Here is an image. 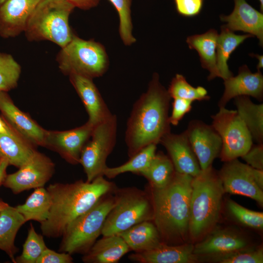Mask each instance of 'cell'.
Listing matches in <instances>:
<instances>
[{
  "instance_id": "1",
  "label": "cell",
  "mask_w": 263,
  "mask_h": 263,
  "mask_svg": "<svg viewBox=\"0 0 263 263\" xmlns=\"http://www.w3.org/2000/svg\"><path fill=\"white\" fill-rule=\"evenodd\" d=\"M171 97L154 73L148 89L133 104L128 118L125 142L129 157L150 144L159 143L170 132L169 112Z\"/></svg>"
},
{
  "instance_id": "2",
  "label": "cell",
  "mask_w": 263,
  "mask_h": 263,
  "mask_svg": "<svg viewBox=\"0 0 263 263\" xmlns=\"http://www.w3.org/2000/svg\"><path fill=\"white\" fill-rule=\"evenodd\" d=\"M99 176L88 182L82 180L71 183H55L46 188L51 206L47 219L40 223L43 236L61 237L66 227L90 209L103 196L114 190L113 183Z\"/></svg>"
},
{
  "instance_id": "3",
  "label": "cell",
  "mask_w": 263,
  "mask_h": 263,
  "mask_svg": "<svg viewBox=\"0 0 263 263\" xmlns=\"http://www.w3.org/2000/svg\"><path fill=\"white\" fill-rule=\"evenodd\" d=\"M193 177L175 171L166 186L149 185L147 190L153 208V221L163 243H178L188 233Z\"/></svg>"
},
{
  "instance_id": "4",
  "label": "cell",
  "mask_w": 263,
  "mask_h": 263,
  "mask_svg": "<svg viewBox=\"0 0 263 263\" xmlns=\"http://www.w3.org/2000/svg\"><path fill=\"white\" fill-rule=\"evenodd\" d=\"M225 193L221 179L210 166L193 177L188 233L198 240L218 222Z\"/></svg>"
},
{
  "instance_id": "5",
  "label": "cell",
  "mask_w": 263,
  "mask_h": 263,
  "mask_svg": "<svg viewBox=\"0 0 263 263\" xmlns=\"http://www.w3.org/2000/svg\"><path fill=\"white\" fill-rule=\"evenodd\" d=\"M75 8L66 0H41L27 23L26 38L30 41L49 40L63 47L74 35L69 19Z\"/></svg>"
},
{
  "instance_id": "6",
  "label": "cell",
  "mask_w": 263,
  "mask_h": 263,
  "mask_svg": "<svg viewBox=\"0 0 263 263\" xmlns=\"http://www.w3.org/2000/svg\"><path fill=\"white\" fill-rule=\"evenodd\" d=\"M113 191L103 196L90 209L66 227L61 236L59 252L71 255H84L88 252L101 235L106 218L113 206Z\"/></svg>"
},
{
  "instance_id": "7",
  "label": "cell",
  "mask_w": 263,
  "mask_h": 263,
  "mask_svg": "<svg viewBox=\"0 0 263 263\" xmlns=\"http://www.w3.org/2000/svg\"><path fill=\"white\" fill-rule=\"evenodd\" d=\"M114 203L108 213L101 235L118 234L143 221H152L153 208L147 191L135 188L114 190Z\"/></svg>"
},
{
  "instance_id": "8",
  "label": "cell",
  "mask_w": 263,
  "mask_h": 263,
  "mask_svg": "<svg viewBox=\"0 0 263 263\" xmlns=\"http://www.w3.org/2000/svg\"><path fill=\"white\" fill-rule=\"evenodd\" d=\"M56 61L64 74H77L92 79L102 76L109 65L108 56L101 44L83 39L75 34L71 41L61 48Z\"/></svg>"
},
{
  "instance_id": "9",
  "label": "cell",
  "mask_w": 263,
  "mask_h": 263,
  "mask_svg": "<svg viewBox=\"0 0 263 263\" xmlns=\"http://www.w3.org/2000/svg\"><path fill=\"white\" fill-rule=\"evenodd\" d=\"M117 117H110L95 125L91 136L82 150L79 164L86 175V181L91 182L103 175L107 157L113 151L116 141Z\"/></svg>"
},
{
  "instance_id": "10",
  "label": "cell",
  "mask_w": 263,
  "mask_h": 263,
  "mask_svg": "<svg viewBox=\"0 0 263 263\" xmlns=\"http://www.w3.org/2000/svg\"><path fill=\"white\" fill-rule=\"evenodd\" d=\"M211 117L212 126L222 140V161L241 157L249 150L253 144V138L236 110L219 108L218 112Z\"/></svg>"
},
{
  "instance_id": "11",
  "label": "cell",
  "mask_w": 263,
  "mask_h": 263,
  "mask_svg": "<svg viewBox=\"0 0 263 263\" xmlns=\"http://www.w3.org/2000/svg\"><path fill=\"white\" fill-rule=\"evenodd\" d=\"M55 169L53 161L37 150L17 171L7 175L2 185L15 194L44 187L53 176Z\"/></svg>"
},
{
  "instance_id": "12",
  "label": "cell",
  "mask_w": 263,
  "mask_h": 263,
  "mask_svg": "<svg viewBox=\"0 0 263 263\" xmlns=\"http://www.w3.org/2000/svg\"><path fill=\"white\" fill-rule=\"evenodd\" d=\"M253 168L238 159L225 162L218 174L225 193L250 198L263 206V190L256 183Z\"/></svg>"
},
{
  "instance_id": "13",
  "label": "cell",
  "mask_w": 263,
  "mask_h": 263,
  "mask_svg": "<svg viewBox=\"0 0 263 263\" xmlns=\"http://www.w3.org/2000/svg\"><path fill=\"white\" fill-rule=\"evenodd\" d=\"M94 127L86 122L69 130H46L42 147L56 152L71 164H78L83 148L90 138Z\"/></svg>"
},
{
  "instance_id": "14",
  "label": "cell",
  "mask_w": 263,
  "mask_h": 263,
  "mask_svg": "<svg viewBox=\"0 0 263 263\" xmlns=\"http://www.w3.org/2000/svg\"><path fill=\"white\" fill-rule=\"evenodd\" d=\"M185 132L201 169H205L211 166L214 159L220 156L222 147L221 138L212 125L193 120Z\"/></svg>"
},
{
  "instance_id": "15",
  "label": "cell",
  "mask_w": 263,
  "mask_h": 263,
  "mask_svg": "<svg viewBox=\"0 0 263 263\" xmlns=\"http://www.w3.org/2000/svg\"><path fill=\"white\" fill-rule=\"evenodd\" d=\"M0 112L2 118L23 138L35 147L42 146L46 130L17 107L6 92L0 91Z\"/></svg>"
},
{
  "instance_id": "16",
  "label": "cell",
  "mask_w": 263,
  "mask_h": 263,
  "mask_svg": "<svg viewBox=\"0 0 263 263\" xmlns=\"http://www.w3.org/2000/svg\"><path fill=\"white\" fill-rule=\"evenodd\" d=\"M41 0H6L0 4V36L14 38L24 32Z\"/></svg>"
},
{
  "instance_id": "17",
  "label": "cell",
  "mask_w": 263,
  "mask_h": 263,
  "mask_svg": "<svg viewBox=\"0 0 263 263\" xmlns=\"http://www.w3.org/2000/svg\"><path fill=\"white\" fill-rule=\"evenodd\" d=\"M159 143L167 150L176 172L193 177L200 172L199 162L185 131L180 134L170 132Z\"/></svg>"
},
{
  "instance_id": "18",
  "label": "cell",
  "mask_w": 263,
  "mask_h": 263,
  "mask_svg": "<svg viewBox=\"0 0 263 263\" xmlns=\"http://www.w3.org/2000/svg\"><path fill=\"white\" fill-rule=\"evenodd\" d=\"M224 80L225 90L218 102L219 108L225 107L232 98L252 96L259 101L263 98V75L260 71L252 73L246 65L240 67L238 74Z\"/></svg>"
},
{
  "instance_id": "19",
  "label": "cell",
  "mask_w": 263,
  "mask_h": 263,
  "mask_svg": "<svg viewBox=\"0 0 263 263\" xmlns=\"http://www.w3.org/2000/svg\"><path fill=\"white\" fill-rule=\"evenodd\" d=\"M69 76L88 113L87 122L95 126L113 114L92 78L77 74Z\"/></svg>"
},
{
  "instance_id": "20",
  "label": "cell",
  "mask_w": 263,
  "mask_h": 263,
  "mask_svg": "<svg viewBox=\"0 0 263 263\" xmlns=\"http://www.w3.org/2000/svg\"><path fill=\"white\" fill-rule=\"evenodd\" d=\"M234 7L227 16L221 15L223 26L232 31H240L256 37L261 46L263 45V14L257 11L246 0H234Z\"/></svg>"
},
{
  "instance_id": "21",
  "label": "cell",
  "mask_w": 263,
  "mask_h": 263,
  "mask_svg": "<svg viewBox=\"0 0 263 263\" xmlns=\"http://www.w3.org/2000/svg\"><path fill=\"white\" fill-rule=\"evenodd\" d=\"M191 244H168L161 242L155 247L129 256L132 261L140 263H191L198 261Z\"/></svg>"
},
{
  "instance_id": "22",
  "label": "cell",
  "mask_w": 263,
  "mask_h": 263,
  "mask_svg": "<svg viewBox=\"0 0 263 263\" xmlns=\"http://www.w3.org/2000/svg\"><path fill=\"white\" fill-rule=\"evenodd\" d=\"M246 246L247 241L241 235L232 231L217 229L194 245L193 253L197 257L206 256L224 253Z\"/></svg>"
},
{
  "instance_id": "23",
  "label": "cell",
  "mask_w": 263,
  "mask_h": 263,
  "mask_svg": "<svg viewBox=\"0 0 263 263\" xmlns=\"http://www.w3.org/2000/svg\"><path fill=\"white\" fill-rule=\"evenodd\" d=\"M103 237L96 241L84 254L82 260L86 263H117L131 250L123 239L118 234Z\"/></svg>"
},
{
  "instance_id": "24",
  "label": "cell",
  "mask_w": 263,
  "mask_h": 263,
  "mask_svg": "<svg viewBox=\"0 0 263 263\" xmlns=\"http://www.w3.org/2000/svg\"><path fill=\"white\" fill-rule=\"evenodd\" d=\"M218 35L216 30L211 29L205 33L188 37L186 40L189 48L197 52L202 67L208 71V80L221 77L216 61Z\"/></svg>"
},
{
  "instance_id": "25",
  "label": "cell",
  "mask_w": 263,
  "mask_h": 263,
  "mask_svg": "<svg viewBox=\"0 0 263 263\" xmlns=\"http://www.w3.org/2000/svg\"><path fill=\"white\" fill-rule=\"evenodd\" d=\"M37 151L13 129L7 133H0V158L6 160L9 165L19 168L27 162Z\"/></svg>"
},
{
  "instance_id": "26",
  "label": "cell",
  "mask_w": 263,
  "mask_h": 263,
  "mask_svg": "<svg viewBox=\"0 0 263 263\" xmlns=\"http://www.w3.org/2000/svg\"><path fill=\"white\" fill-rule=\"evenodd\" d=\"M25 223L15 207L8 205L0 211V249L5 252L14 263H16L15 255L19 250L15 244L16 237Z\"/></svg>"
},
{
  "instance_id": "27",
  "label": "cell",
  "mask_w": 263,
  "mask_h": 263,
  "mask_svg": "<svg viewBox=\"0 0 263 263\" xmlns=\"http://www.w3.org/2000/svg\"><path fill=\"white\" fill-rule=\"evenodd\" d=\"M118 235L135 252L151 249L162 242L156 227L150 221L138 223Z\"/></svg>"
},
{
  "instance_id": "28",
  "label": "cell",
  "mask_w": 263,
  "mask_h": 263,
  "mask_svg": "<svg viewBox=\"0 0 263 263\" xmlns=\"http://www.w3.org/2000/svg\"><path fill=\"white\" fill-rule=\"evenodd\" d=\"M234 104L253 140L259 144H263V104H255L247 96H239L234 98Z\"/></svg>"
},
{
  "instance_id": "29",
  "label": "cell",
  "mask_w": 263,
  "mask_h": 263,
  "mask_svg": "<svg viewBox=\"0 0 263 263\" xmlns=\"http://www.w3.org/2000/svg\"><path fill=\"white\" fill-rule=\"evenodd\" d=\"M253 37L248 34H235L222 26L221 33L218 35L216 52L217 66L221 78L225 80L233 76L227 64L230 55L246 39Z\"/></svg>"
},
{
  "instance_id": "30",
  "label": "cell",
  "mask_w": 263,
  "mask_h": 263,
  "mask_svg": "<svg viewBox=\"0 0 263 263\" xmlns=\"http://www.w3.org/2000/svg\"><path fill=\"white\" fill-rule=\"evenodd\" d=\"M51 206V199L47 189L44 187L35 188L25 203L15 207L26 222L34 220L40 224L48 218Z\"/></svg>"
},
{
  "instance_id": "31",
  "label": "cell",
  "mask_w": 263,
  "mask_h": 263,
  "mask_svg": "<svg viewBox=\"0 0 263 263\" xmlns=\"http://www.w3.org/2000/svg\"><path fill=\"white\" fill-rule=\"evenodd\" d=\"M175 173L173 164L169 156L158 151L140 175L149 181L150 186L161 188L170 182Z\"/></svg>"
},
{
  "instance_id": "32",
  "label": "cell",
  "mask_w": 263,
  "mask_h": 263,
  "mask_svg": "<svg viewBox=\"0 0 263 263\" xmlns=\"http://www.w3.org/2000/svg\"><path fill=\"white\" fill-rule=\"evenodd\" d=\"M156 144H150L141 150L123 164L115 167H107L103 175L113 178L125 172L140 174L150 164L156 152Z\"/></svg>"
},
{
  "instance_id": "33",
  "label": "cell",
  "mask_w": 263,
  "mask_h": 263,
  "mask_svg": "<svg viewBox=\"0 0 263 263\" xmlns=\"http://www.w3.org/2000/svg\"><path fill=\"white\" fill-rule=\"evenodd\" d=\"M198 257L219 263H263V250L261 247L246 246L224 253Z\"/></svg>"
},
{
  "instance_id": "34",
  "label": "cell",
  "mask_w": 263,
  "mask_h": 263,
  "mask_svg": "<svg viewBox=\"0 0 263 263\" xmlns=\"http://www.w3.org/2000/svg\"><path fill=\"white\" fill-rule=\"evenodd\" d=\"M171 98H180L194 101L210 99L207 90L202 86L194 87L187 81L184 76L176 74L172 79L167 90Z\"/></svg>"
},
{
  "instance_id": "35",
  "label": "cell",
  "mask_w": 263,
  "mask_h": 263,
  "mask_svg": "<svg viewBox=\"0 0 263 263\" xmlns=\"http://www.w3.org/2000/svg\"><path fill=\"white\" fill-rule=\"evenodd\" d=\"M43 236L36 231L33 225L31 223L23 244L22 253L15 257L16 263H36L47 248Z\"/></svg>"
},
{
  "instance_id": "36",
  "label": "cell",
  "mask_w": 263,
  "mask_h": 263,
  "mask_svg": "<svg viewBox=\"0 0 263 263\" xmlns=\"http://www.w3.org/2000/svg\"><path fill=\"white\" fill-rule=\"evenodd\" d=\"M21 72L20 65L9 54L0 52V91L15 88Z\"/></svg>"
},
{
  "instance_id": "37",
  "label": "cell",
  "mask_w": 263,
  "mask_h": 263,
  "mask_svg": "<svg viewBox=\"0 0 263 263\" xmlns=\"http://www.w3.org/2000/svg\"><path fill=\"white\" fill-rule=\"evenodd\" d=\"M117 10L119 18V32L125 45H131L136 41L132 35L131 17L132 0H109Z\"/></svg>"
},
{
  "instance_id": "38",
  "label": "cell",
  "mask_w": 263,
  "mask_h": 263,
  "mask_svg": "<svg viewBox=\"0 0 263 263\" xmlns=\"http://www.w3.org/2000/svg\"><path fill=\"white\" fill-rule=\"evenodd\" d=\"M227 209L231 216L243 225L262 230L263 228V213L248 209L235 201L229 200Z\"/></svg>"
},
{
  "instance_id": "39",
  "label": "cell",
  "mask_w": 263,
  "mask_h": 263,
  "mask_svg": "<svg viewBox=\"0 0 263 263\" xmlns=\"http://www.w3.org/2000/svg\"><path fill=\"white\" fill-rule=\"evenodd\" d=\"M193 101L180 98H173L172 103V112L169 116V122L170 124L176 126L185 115L192 109Z\"/></svg>"
},
{
  "instance_id": "40",
  "label": "cell",
  "mask_w": 263,
  "mask_h": 263,
  "mask_svg": "<svg viewBox=\"0 0 263 263\" xmlns=\"http://www.w3.org/2000/svg\"><path fill=\"white\" fill-rule=\"evenodd\" d=\"M204 0H174L179 14L186 17H192L199 14Z\"/></svg>"
},
{
  "instance_id": "41",
  "label": "cell",
  "mask_w": 263,
  "mask_h": 263,
  "mask_svg": "<svg viewBox=\"0 0 263 263\" xmlns=\"http://www.w3.org/2000/svg\"><path fill=\"white\" fill-rule=\"evenodd\" d=\"M241 157L251 167L263 170V143L253 144Z\"/></svg>"
},
{
  "instance_id": "42",
  "label": "cell",
  "mask_w": 263,
  "mask_h": 263,
  "mask_svg": "<svg viewBox=\"0 0 263 263\" xmlns=\"http://www.w3.org/2000/svg\"><path fill=\"white\" fill-rule=\"evenodd\" d=\"M73 260L72 255L68 253L57 252L47 247L36 263H72Z\"/></svg>"
},
{
  "instance_id": "43",
  "label": "cell",
  "mask_w": 263,
  "mask_h": 263,
  "mask_svg": "<svg viewBox=\"0 0 263 263\" xmlns=\"http://www.w3.org/2000/svg\"><path fill=\"white\" fill-rule=\"evenodd\" d=\"M75 7L82 10H89L97 5L100 0H66Z\"/></svg>"
},
{
  "instance_id": "44",
  "label": "cell",
  "mask_w": 263,
  "mask_h": 263,
  "mask_svg": "<svg viewBox=\"0 0 263 263\" xmlns=\"http://www.w3.org/2000/svg\"><path fill=\"white\" fill-rule=\"evenodd\" d=\"M9 165V163L6 160L0 158V187L3 185L7 175L6 170Z\"/></svg>"
},
{
  "instance_id": "45",
  "label": "cell",
  "mask_w": 263,
  "mask_h": 263,
  "mask_svg": "<svg viewBox=\"0 0 263 263\" xmlns=\"http://www.w3.org/2000/svg\"><path fill=\"white\" fill-rule=\"evenodd\" d=\"M11 128L5 122V121L0 116V133H7L10 132Z\"/></svg>"
},
{
  "instance_id": "46",
  "label": "cell",
  "mask_w": 263,
  "mask_h": 263,
  "mask_svg": "<svg viewBox=\"0 0 263 263\" xmlns=\"http://www.w3.org/2000/svg\"><path fill=\"white\" fill-rule=\"evenodd\" d=\"M249 55L251 56L255 57L258 59V63L257 66V69L258 71L263 67V56L258 54H254L253 53L250 54Z\"/></svg>"
},
{
  "instance_id": "47",
  "label": "cell",
  "mask_w": 263,
  "mask_h": 263,
  "mask_svg": "<svg viewBox=\"0 0 263 263\" xmlns=\"http://www.w3.org/2000/svg\"><path fill=\"white\" fill-rule=\"evenodd\" d=\"M9 205L3 201L1 199H0V211L2 210L6 207H7Z\"/></svg>"
},
{
  "instance_id": "48",
  "label": "cell",
  "mask_w": 263,
  "mask_h": 263,
  "mask_svg": "<svg viewBox=\"0 0 263 263\" xmlns=\"http://www.w3.org/2000/svg\"><path fill=\"white\" fill-rule=\"evenodd\" d=\"M260 2V8L262 12L263 10V0H259Z\"/></svg>"
},
{
  "instance_id": "49",
  "label": "cell",
  "mask_w": 263,
  "mask_h": 263,
  "mask_svg": "<svg viewBox=\"0 0 263 263\" xmlns=\"http://www.w3.org/2000/svg\"><path fill=\"white\" fill-rule=\"evenodd\" d=\"M5 0H0V4L2 3V2H3Z\"/></svg>"
}]
</instances>
